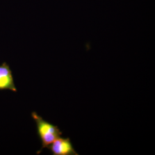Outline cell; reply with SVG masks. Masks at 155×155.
<instances>
[{
    "label": "cell",
    "instance_id": "obj_2",
    "mask_svg": "<svg viewBox=\"0 0 155 155\" xmlns=\"http://www.w3.org/2000/svg\"><path fill=\"white\" fill-rule=\"evenodd\" d=\"M48 148L54 155H78L69 138L59 137Z\"/></svg>",
    "mask_w": 155,
    "mask_h": 155
},
{
    "label": "cell",
    "instance_id": "obj_3",
    "mask_svg": "<svg viewBox=\"0 0 155 155\" xmlns=\"http://www.w3.org/2000/svg\"><path fill=\"white\" fill-rule=\"evenodd\" d=\"M5 89L16 91L11 71L5 63L0 66V90Z\"/></svg>",
    "mask_w": 155,
    "mask_h": 155
},
{
    "label": "cell",
    "instance_id": "obj_1",
    "mask_svg": "<svg viewBox=\"0 0 155 155\" xmlns=\"http://www.w3.org/2000/svg\"><path fill=\"white\" fill-rule=\"evenodd\" d=\"M32 117L36 122L38 134L42 144L40 153L43 149L48 148L56 139L61 137L62 132L57 126L47 122L36 112L32 113Z\"/></svg>",
    "mask_w": 155,
    "mask_h": 155
}]
</instances>
